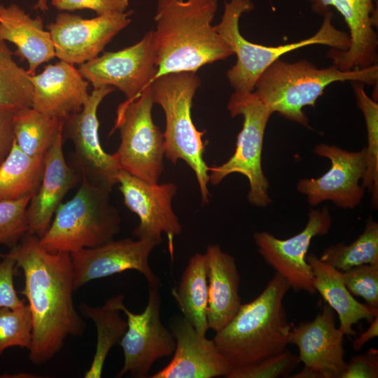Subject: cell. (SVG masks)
<instances>
[{"label":"cell","instance_id":"cell-33","mask_svg":"<svg viewBox=\"0 0 378 378\" xmlns=\"http://www.w3.org/2000/svg\"><path fill=\"white\" fill-rule=\"evenodd\" d=\"M33 323L28 304L0 309V356L10 347L29 349L32 343Z\"/></svg>","mask_w":378,"mask_h":378},{"label":"cell","instance_id":"cell-16","mask_svg":"<svg viewBox=\"0 0 378 378\" xmlns=\"http://www.w3.org/2000/svg\"><path fill=\"white\" fill-rule=\"evenodd\" d=\"M133 11L108 13L88 19L59 13L47 25L55 56L71 64H82L99 56L105 46L131 22Z\"/></svg>","mask_w":378,"mask_h":378},{"label":"cell","instance_id":"cell-36","mask_svg":"<svg viewBox=\"0 0 378 378\" xmlns=\"http://www.w3.org/2000/svg\"><path fill=\"white\" fill-rule=\"evenodd\" d=\"M344 283L354 296L378 309V264H363L342 272Z\"/></svg>","mask_w":378,"mask_h":378},{"label":"cell","instance_id":"cell-11","mask_svg":"<svg viewBox=\"0 0 378 378\" xmlns=\"http://www.w3.org/2000/svg\"><path fill=\"white\" fill-rule=\"evenodd\" d=\"M115 90L110 86L94 88L82 109L63 120L64 139L74 146L73 163L76 171L88 181L113 188L122 169L114 154L102 148L99 136L97 110L102 100Z\"/></svg>","mask_w":378,"mask_h":378},{"label":"cell","instance_id":"cell-25","mask_svg":"<svg viewBox=\"0 0 378 378\" xmlns=\"http://www.w3.org/2000/svg\"><path fill=\"white\" fill-rule=\"evenodd\" d=\"M307 262L313 274V285L326 302L338 315L339 328L344 335L356 337L352 326L358 321H372L378 309L358 302L346 288L342 272L321 261L314 253L307 254Z\"/></svg>","mask_w":378,"mask_h":378},{"label":"cell","instance_id":"cell-29","mask_svg":"<svg viewBox=\"0 0 378 378\" xmlns=\"http://www.w3.org/2000/svg\"><path fill=\"white\" fill-rule=\"evenodd\" d=\"M62 129L63 120L48 116L32 107L16 109L13 116L15 142L29 156L45 155Z\"/></svg>","mask_w":378,"mask_h":378},{"label":"cell","instance_id":"cell-20","mask_svg":"<svg viewBox=\"0 0 378 378\" xmlns=\"http://www.w3.org/2000/svg\"><path fill=\"white\" fill-rule=\"evenodd\" d=\"M176 346L170 362L150 378H212L227 375L232 368L213 340L197 333L184 317L172 326Z\"/></svg>","mask_w":378,"mask_h":378},{"label":"cell","instance_id":"cell-35","mask_svg":"<svg viewBox=\"0 0 378 378\" xmlns=\"http://www.w3.org/2000/svg\"><path fill=\"white\" fill-rule=\"evenodd\" d=\"M31 198L0 202V244L11 248L27 233V209Z\"/></svg>","mask_w":378,"mask_h":378},{"label":"cell","instance_id":"cell-6","mask_svg":"<svg viewBox=\"0 0 378 378\" xmlns=\"http://www.w3.org/2000/svg\"><path fill=\"white\" fill-rule=\"evenodd\" d=\"M254 9L251 0L225 2L220 22L214 28L237 56V62L226 76L234 91L253 92L262 73L280 57L295 50L323 45L332 49L346 50L351 44L349 35L332 24L333 13L326 11L319 29L312 36L278 46H265L247 41L239 31V20L244 13Z\"/></svg>","mask_w":378,"mask_h":378},{"label":"cell","instance_id":"cell-14","mask_svg":"<svg viewBox=\"0 0 378 378\" xmlns=\"http://www.w3.org/2000/svg\"><path fill=\"white\" fill-rule=\"evenodd\" d=\"M78 70L94 88L110 86L118 88L132 100L153 81L156 59L153 46V31H148L139 42L115 52L79 65Z\"/></svg>","mask_w":378,"mask_h":378},{"label":"cell","instance_id":"cell-19","mask_svg":"<svg viewBox=\"0 0 378 378\" xmlns=\"http://www.w3.org/2000/svg\"><path fill=\"white\" fill-rule=\"evenodd\" d=\"M320 15L333 8L342 16L349 30L351 44L346 50H335L334 62L345 71L377 64V0H308Z\"/></svg>","mask_w":378,"mask_h":378},{"label":"cell","instance_id":"cell-10","mask_svg":"<svg viewBox=\"0 0 378 378\" xmlns=\"http://www.w3.org/2000/svg\"><path fill=\"white\" fill-rule=\"evenodd\" d=\"M160 305L159 286H148V303L141 313L132 312L124 302L120 304V310L127 316V328L119 342L124 363L117 377L127 373L133 377H148L158 360L173 354L175 339L160 320Z\"/></svg>","mask_w":378,"mask_h":378},{"label":"cell","instance_id":"cell-44","mask_svg":"<svg viewBox=\"0 0 378 378\" xmlns=\"http://www.w3.org/2000/svg\"><path fill=\"white\" fill-rule=\"evenodd\" d=\"M225 2L227 1L228 0H223Z\"/></svg>","mask_w":378,"mask_h":378},{"label":"cell","instance_id":"cell-26","mask_svg":"<svg viewBox=\"0 0 378 378\" xmlns=\"http://www.w3.org/2000/svg\"><path fill=\"white\" fill-rule=\"evenodd\" d=\"M183 317L199 335L206 337L208 284L204 253L192 255L185 268L178 287L172 290Z\"/></svg>","mask_w":378,"mask_h":378},{"label":"cell","instance_id":"cell-37","mask_svg":"<svg viewBox=\"0 0 378 378\" xmlns=\"http://www.w3.org/2000/svg\"><path fill=\"white\" fill-rule=\"evenodd\" d=\"M15 269L18 268L13 248L6 254H0V309H15L25 304L15 289Z\"/></svg>","mask_w":378,"mask_h":378},{"label":"cell","instance_id":"cell-17","mask_svg":"<svg viewBox=\"0 0 378 378\" xmlns=\"http://www.w3.org/2000/svg\"><path fill=\"white\" fill-rule=\"evenodd\" d=\"M344 335L336 327L334 310L325 302L312 321L291 326L288 344L298 346L304 368L289 377L340 378L346 363Z\"/></svg>","mask_w":378,"mask_h":378},{"label":"cell","instance_id":"cell-2","mask_svg":"<svg viewBox=\"0 0 378 378\" xmlns=\"http://www.w3.org/2000/svg\"><path fill=\"white\" fill-rule=\"evenodd\" d=\"M218 6V0H158L152 31L154 80L172 73H196L234 55L212 26Z\"/></svg>","mask_w":378,"mask_h":378},{"label":"cell","instance_id":"cell-41","mask_svg":"<svg viewBox=\"0 0 378 378\" xmlns=\"http://www.w3.org/2000/svg\"><path fill=\"white\" fill-rule=\"evenodd\" d=\"M378 335V316L370 321L368 328L353 341L352 348L356 351H360L363 346L370 340Z\"/></svg>","mask_w":378,"mask_h":378},{"label":"cell","instance_id":"cell-31","mask_svg":"<svg viewBox=\"0 0 378 378\" xmlns=\"http://www.w3.org/2000/svg\"><path fill=\"white\" fill-rule=\"evenodd\" d=\"M13 55L0 38V106L31 107L34 90L30 75L15 62Z\"/></svg>","mask_w":378,"mask_h":378},{"label":"cell","instance_id":"cell-38","mask_svg":"<svg viewBox=\"0 0 378 378\" xmlns=\"http://www.w3.org/2000/svg\"><path fill=\"white\" fill-rule=\"evenodd\" d=\"M130 0H51L52 5L59 10L74 11L89 9L98 15L108 13L125 12Z\"/></svg>","mask_w":378,"mask_h":378},{"label":"cell","instance_id":"cell-1","mask_svg":"<svg viewBox=\"0 0 378 378\" xmlns=\"http://www.w3.org/2000/svg\"><path fill=\"white\" fill-rule=\"evenodd\" d=\"M13 248L16 267L24 274L20 293L28 301L33 323L29 358L46 363L62 349L69 335L80 336L86 324L76 311L70 253L43 248L38 238L27 233Z\"/></svg>","mask_w":378,"mask_h":378},{"label":"cell","instance_id":"cell-28","mask_svg":"<svg viewBox=\"0 0 378 378\" xmlns=\"http://www.w3.org/2000/svg\"><path fill=\"white\" fill-rule=\"evenodd\" d=\"M43 156H29L15 142L0 164V202L32 197L38 190L44 169Z\"/></svg>","mask_w":378,"mask_h":378},{"label":"cell","instance_id":"cell-24","mask_svg":"<svg viewBox=\"0 0 378 378\" xmlns=\"http://www.w3.org/2000/svg\"><path fill=\"white\" fill-rule=\"evenodd\" d=\"M0 38L16 46L14 55L27 61L30 76L35 74L41 64L56 57L43 20L39 16L31 18L16 4L4 6L0 11Z\"/></svg>","mask_w":378,"mask_h":378},{"label":"cell","instance_id":"cell-21","mask_svg":"<svg viewBox=\"0 0 378 378\" xmlns=\"http://www.w3.org/2000/svg\"><path fill=\"white\" fill-rule=\"evenodd\" d=\"M30 78L31 107L52 118L64 120L80 111L90 95V83L74 64L62 60L46 66Z\"/></svg>","mask_w":378,"mask_h":378},{"label":"cell","instance_id":"cell-12","mask_svg":"<svg viewBox=\"0 0 378 378\" xmlns=\"http://www.w3.org/2000/svg\"><path fill=\"white\" fill-rule=\"evenodd\" d=\"M116 179L125 204L139 218V223L133 231L134 236L160 244L162 234H165L173 260L174 239L182 231L172 207L177 186L174 183H150L123 169L118 172Z\"/></svg>","mask_w":378,"mask_h":378},{"label":"cell","instance_id":"cell-40","mask_svg":"<svg viewBox=\"0 0 378 378\" xmlns=\"http://www.w3.org/2000/svg\"><path fill=\"white\" fill-rule=\"evenodd\" d=\"M16 109L0 106V164L8 155L14 143L13 116Z\"/></svg>","mask_w":378,"mask_h":378},{"label":"cell","instance_id":"cell-4","mask_svg":"<svg viewBox=\"0 0 378 378\" xmlns=\"http://www.w3.org/2000/svg\"><path fill=\"white\" fill-rule=\"evenodd\" d=\"M345 81L377 84L378 64L342 71L334 64L319 69L306 59L290 63L279 59L262 73L253 92L272 113L309 127L303 108L314 107L330 84Z\"/></svg>","mask_w":378,"mask_h":378},{"label":"cell","instance_id":"cell-7","mask_svg":"<svg viewBox=\"0 0 378 378\" xmlns=\"http://www.w3.org/2000/svg\"><path fill=\"white\" fill-rule=\"evenodd\" d=\"M200 79L195 72L161 76L150 84L154 104L164 112V157L176 164L183 160L192 169L198 182L202 204L209 202V166L203 159V132L197 130L191 117L192 99Z\"/></svg>","mask_w":378,"mask_h":378},{"label":"cell","instance_id":"cell-9","mask_svg":"<svg viewBox=\"0 0 378 378\" xmlns=\"http://www.w3.org/2000/svg\"><path fill=\"white\" fill-rule=\"evenodd\" d=\"M150 86L117 111L115 129L120 143L114 153L122 169L150 183H158L163 172L164 136L154 123Z\"/></svg>","mask_w":378,"mask_h":378},{"label":"cell","instance_id":"cell-3","mask_svg":"<svg viewBox=\"0 0 378 378\" xmlns=\"http://www.w3.org/2000/svg\"><path fill=\"white\" fill-rule=\"evenodd\" d=\"M290 288L288 281L276 272L262 293L241 304L233 318L216 332L213 340L232 370L286 349L291 326L283 301Z\"/></svg>","mask_w":378,"mask_h":378},{"label":"cell","instance_id":"cell-18","mask_svg":"<svg viewBox=\"0 0 378 378\" xmlns=\"http://www.w3.org/2000/svg\"><path fill=\"white\" fill-rule=\"evenodd\" d=\"M158 244L150 239L125 238L71 253L74 290L91 281L127 270L140 272L148 286H159L160 279L149 264L150 255Z\"/></svg>","mask_w":378,"mask_h":378},{"label":"cell","instance_id":"cell-22","mask_svg":"<svg viewBox=\"0 0 378 378\" xmlns=\"http://www.w3.org/2000/svg\"><path fill=\"white\" fill-rule=\"evenodd\" d=\"M63 141L62 132L46 153L40 186L27 209V233L38 239L49 227L66 193L81 180L80 175L64 158Z\"/></svg>","mask_w":378,"mask_h":378},{"label":"cell","instance_id":"cell-42","mask_svg":"<svg viewBox=\"0 0 378 378\" xmlns=\"http://www.w3.org/2000/svg\"><path fill=\"white\" fill-rule=\"evenodd\" d=\"M34 9H40L42 11H46L48 10L47 4V0H37L36 4L34 6Z\"/></svg>","mask_w":378,"mask_h":378},{"label":"cell","instance_id":"cell-23","mask_svg":"<svg viewBox=\"0 0 378 378\" xmlns=\"http://www.w3.org/2000/svg\"><path fill=\"white\" fill-rule=\"evenodd\" d=\"M206 265L209 328L216 332L223 328L237 313L241 300L240 276L235 259L218 245H209L204 253Z\"/></svg>","mask_w":378,"mask_h":378},{"label":"cell","instance_id":"cell-34","mask_svg":"<svg viewBox=\"0 0 378 378\" xmlns=\"http://www.w3.org/2000/svg\"><path fill=\"white\" fill-rule=\"evenodd\" d=\"M298 356L288 349L270 356L257 363L233 368L227 378L288 377L299 365Z\"/></svg>","mask_w":378,"mask_h":378},{"label":"cell","instance_id":"cell-8","mask_svg":"<svg viewBox=\"0 0 378 378\" xmlns=\"http://www.w3.org/2000/svg\"><path fill=\"white\" fill-rule=\"evenodd\" d=\"M227 109L232 118L243 117V126L232 157L220 165L209 167V182L217 185L232 173L241 174L249 182L248 201L254 206L265 207L272 200L268 193L269 182L262 167V150L265 128L273 113L253 91H234Z\"/></svg>","mask_w":378,"mask_h":378},{"label":"cell","instance_id":"cell-30","mask_svg":"<svg viewBox=\"0 0 378 378\" xmlns=\"http://www.w3.org/2000/svg\"><path fill=\"white\" fill-rule=\"evenodd\" d=\"M319 258L341 272L363 264H378V223L369 218L354 241L330 246Z\"/></svg>","mask_w":378,"mask_h":378},{"label":"cell","instance_id":"cell-27","mask_svg":"<svg viewBox=\"0 0 378 378\" xmlns=\"http://www.w3.org/2000/svg\"><path fill=\"white\" fill-rule=\"evenodd\" d=\"M125 296L118 295L108 298L102 306L93 307L82 302L80 310L91 319L97 330V344L92 361L84 374L85 378H99L106 357L111 348L119 343L126 332L127 321L120 316V304Z\"/></svg>","mask_w":378,"mask_h":378},{"label":"cell","instance_id":"cell-15","mask_svg":"<svg viewBox=\"0 0 378 378\" xmlns=\"http://www.w3.org/2000/svg\"><path fill=\"white\" fill-rule=\"evenodd\" d=\"M331 224L330 211L324 206L311 209L303 230L290 238L280 239L267 232H258L253 234V239L264 260L288 281L294 291L315 294L313 274L306 256L312 239L326 234Z\"/></svg>","mask_w":378,"mask_h":378},{"label":"cell","instance_id":"cell-39","mask_svg":"<svg viewBox=\"0 0 378 378\" xmlns=\"http://www.w3.org/2000/svg\"><path fill=\"white\" fill-rule=\"evenodd\" d=\"M378 351L370 349L367 352L353 356L344 368L340 378H377Z\"/></svg>","mask_w":378,"mask_h":378},{"label":"cell","instance_id":"cell-43","mask_svg":"<svg viewBox=\"0 0 378 378\" xmlns=\"http://www.w3.org/2000/svg\"><path fill=\"white\" fill-rule=\"evenodd\" d=\"M4 6L2 4H0V11L1 10V9L3 8Z\"/></svg>","mask_w":378,"mask_h":378},{"label":"cell","instance_id":"cell-32","mask_svg":"<svg viewBox=\"0 0 378 378\" xmlns=\"http://www.w3.org/2000/svg\"><path fill=\"white\" fill-rule=\"evenodd\" d=\"M363 83L353 82L357 105L362 111L367 129V168L362 185L372 193L374 206L378 203V104L368 97Z\"/></svg>","mask_w":378,"mask_h":378},{"label":"cell","instance_id":"cell-13","mask_svg":"<svg viewBox=\"0 0 378 378\" xmlns=\"http://www.w3.org/2000/svg\"><path fill=\"white\" fill-rule=\"evenodd\" d=\"M331 163L329 170L317 178H302L297 190L307 196L309 205L330 201L342 209H354L364 197L365 188L360 185L367 168L366 148L350 152L334 145L319 144L314 150Z\"/></svg>","mask_w":378,"mask_h":378},{"label":"cell","instance_id":"cell-5","mask_svg":"<svg viewBox=\"0 0 378 378\" xmlns=\"http://www.w3.org/2000/svg\"><path fill=\"white\" fill-rule=\"evenodd\" d=\"M75 195L56 210L51 223L38 239L52 253L95 248L114 240L121 229V218L111 204L113 188L81 178Z\"/></svg>","mask_w":378,"mask_h":378}]
</instances>
